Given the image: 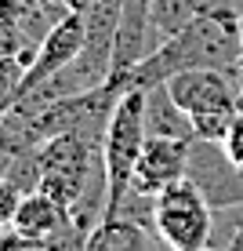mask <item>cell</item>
Masks as SVG:
<instances>
[{
    "label": "cell",
    "mask_w": 243,
    "mask_h": 251,
    "mask_svg": "<svg viewBox=\"0 0 243 251\" xmlns=\"http://www.w3.org/2000/svg\"><path fill=\"white\" fill-rule=\"evenodd\" d=\"M240 7L221 4L199 11L193 22H185L175 37H167L149 58H142L127 73L112 76L120 88H153L163 84L178 69L211 66V69H232L240 62Z\"/></svg>",
    "instance_id": "obj_1"
},
{
    "label": "cell",
    "mask_w": 243,
    "mask_h": 251,
    "mask_svg": "<svg viewBox=\"0 0 243 251\" xmlns=\"http://www.w3.org/2000/svg\"><path fill=\"white\" fill-rule=\"evenodd\" d=\"M142 106H145V88H124L109 113L106 135H102V164H106V215H116L120 201L131 189V175L138 153L145 142V124H142ZM102 215V219H106Z\"/></svg>",
    "instance_id": "obj_2"
},
{
    "label": "cell",
    "mask_w": 243,
    "mask_h": 251,
    "mask_svg": "<svg viewBox=\"0 0 243 251\" xmlns=\"http://www.w3.org/2000/svg\"><path fill=\"white\" fill-rule=\"evenodd\" d=\"M211 226H214V207L203 201L193 178H175L156 193L153 207V229L163 248L175 251H203L211 244Z\"/></svg>",
    "instance_id": "obj_3"
},
{
    "label": "cell",
    "mask_w": 243,
    "mask_h": 251,
    "mask_svg": "<svg viewBox=\"0 0 243 251\" xmlns=\"http://www.w3.org/2000/svg\"><path fill=\"white\" fill-rule=\"evenodd\" d=\"M40 164H44V178H40V193L55 197L58 204H73L84 193L91 171L102 164V146L84 138L80 131H58L37 146Z\"/></svg>",
    "instance_id": "obj_4"
},
{
    "label": "cell",
    "mask_w": 243,
    "mask_h": 251,
    "mask_svg": "<svg viewBox=\"0 0 243 251\" xmlns=\"http://www.w3.org/2000/svg\"><path fill=\"white\" fill-rule=\"evenodd\" d=\"M171 99L181 106L185 117L199 113H236L243 106L240 84L232 76V69H211V66H193V69H178L167 80Z\"/></svg>",
    "instance_id": "obj_5"
},
{
    "label": "cell",
    "mask_w": 243,
    "mask_h": 251,
    "mask_svg": "<svg viewBox=\"0 0 243 251\" xmlns=\"http://www.w3.org/2000/svg\"><path fill=\"white\" fill-rule=\"evenodd\" d=\"M185 178H193L196 189L211 207H232L243 204V168L229 160L221 142H207V138H193L189 142V164Z\"/></svg>",
    "instance_id": "obj_6"
},
{
    "label": "cell",
    "mask_w": 243,
    "mask_h": 251,
    "mask_svg": "<svg viewBox=\"0 0 243 251\" xmlns=\"http://www.w3.org/2000/svg\"><path fill=\"white\" fill-rule=\"evenodd\" d=\"M19 237H25L33 248H80L69 229V207L58 204L55 197L47 193H25L19 207H15L11 226Z\"/></svg>",
    "instance_id": "obj_7"
},
{
    "label": "cell",
    "mask_w": 243,
    "mask_h": 251,
    "mask_svg": "<svg viewBox=\"0 0 243 251\" xmlns=\"http://www.w3.org/2000/svg\"><path fill=\"white\" fill-rule=\"evenodd\" d=\"M84 48V15L80 11H66L62 19L47 29V37L37 44V55L33 62L25 66V76H22V95L37 84H44L47 76H55L66 62H73ZM19 95V99H22Z\"/></svg>",
    "instance_id": "obj_8"
},
{
    "label": "cell",
    "mask_w": 243,
    "mask_h": 251,
    "mask_svg": "<svg viewBox=\"0 0 243 251\" xmlns=\"http://www.w3.org/2000/svg\"><path fill=\"white\" fill-rule=\"evenodd\" d=\"M153 0H124L120 4L116 33H112V76L127 73L142 58H149L160 40L153 33Z\"/></svg>",
    "instance_id": "obj_9"
},
{
    "label": "cell",
    "mask_w": 243,
    "mask_h": 251,
    "mask_svg": "<svg viewBox=\"0 0 243 251\" xmlns=\"http://www.w3.org/2000/svg\"><path fill=\"white\" fill-rule=\"evenodd\" d=\"M193 142V138H189ZM189 142L185 138H163V135H145L142 153H138L131 189L142 193H160L163 186H171L175 178L185 175L189 164Z\"/></svg>",
    "instance_id": "obj_10"
},
{
    "label": "cell",
    "mask_w": 243,
    "mask_h": 251,
    "mask_svg": "<svg viewBox=\"0 0 243 251\" xmlns=\"http://www.w3.org/2000/svg\"><path fill=\"white\" fill-rule=\"evenodd\" d=\"M160 237L153 229L138 226L127 215H106V219L94 222V229L84 240V251H145L156 248Z\"/></svg>",
    "instance_id": "obj_11"
},
{
    "label": "cell",
    "mask_w": 243,
    "mask_h": 251,
    "mask_svg": "<svg viewBox=\"0 0 243 251\" xmlns=\"http://www.w3.org/2000/svg\"><path fill=\"white\" fill-rule=\"evenodd\" d=\"M142 124L145 135H163V138H193V124L181 113V106L171 99L167 84L145 88V106H142Z\"/></svg>",
    "instance_id": "obj_12"
},
{
    "label": "cell",
    "mask_w": 243,
    "mask_h": 251,
    "mask_svg": "<svg viewBox=\"0 0 243 251\" xmlns=\"http://www.w3.org/2000/svg\"><path fill=\"white\" fill-rule=\"evenodd\" d=\"M40 178H44V164H40V150L37 146H25V150L11 153V164H7V175L4 182H11L19 193H37Z\"/></svg>",
    "instance_id": "obj_13"
},
{
    "label": "cell",
    "mask_w": 243,
    "mask_h": 251,
    "mask_svg": "<svg viewBox=\"0 0 243 251\" xmlns=\"http://www.w3.org/2000/svg\"><path fill=\"white\" fill-rule=\"evenodd\" d=\"M37 48L33 51H22V55H4L0 58V117L19 102L22 95V76H25V66L33 62Z\"/></svg>",
    "instance_id": "obj_14"
},
{
    "label": "cell",
    "mask_w": 243,
    "mask_h": 251,
    "mask_svg": "<svg viewBox=\"0 0 243 251\" xmlns=\"http://www.w3.org/2000/svg\"><path fill=\"white\" fill-rule=\"evenodd\" d=\"M221 146H225V153H229V160L243 168V106L232 113V124H229V131H225Z\"/></svg>",
    "instance_id": "obj_15"
},
{
    "label": "cell",
    "mask_w": 243,
    "mask_h": 251,
    "mask_svg": "<svg viewBox=\"0 0 243 251\" xmlns=\"http://www.w3.org/2000/svg\"><path fill=\"white\" fill-rule=\"evenodd\" d=\"M19 201H22V193H19V189H15L11 182H4V178H0V229H7V226H11Z\"/></svg>",
    "instance_id": "obj_16"
},
{
    "label": "cell",
    "mask_w": 243,
    "mask_h": 251,
    "mask_svg": "<svg viewBox=\"0 0 243 251\" xmlns=\"http://www.w3.org/2000/svg\"><path fill=\"white\" fill-rule=\"evenodd\" d=\"M22 51H33L22 40V33L11 29V25H0V58H4V55H22Z\"/></svg>",
    "instance_id": "obj_17"
},
{
    "label": "cell",
    "mask_w": 243,
    "mask_h": 251,
    "mask_svg": "<svg viewBox=\"0 0 243 251\" xmlns=\"http://www.w3.org/2000/svg\"><path fill=\"white\" fill-rule=\"evenodd\" d=\"M22 0H0V25H11L15 29V15H19Z\"/></svg>",
    "instance_id": "obj_18"
},
{
    "label": "cell",
    "mask_w": 243,
    "mask_h": 251,
    "mask_svg": "<svg viewBox=\"0 0 243 251\" xmlns=\"http://www.w3.org/2000/svg\"><path fill=\"white\" fill-rule=\"evenodd\" d=\"M7 164H11V150H0V178L7 175Z\"/></svg>",
    "instance_id": "obj_19"
},
{
    "label": "cell",
    "mask_w": 243,
    "mask_h": 251,
    "mask_svg": "<svg viewBox=\"0 0 243 251\" xmlns=\"http://www.w3.org/2000/svg\"><path fill=\"white\" fill-rule=\"evenodd\" d=\"M232 76H236V84H240V95H243V55H240V62L232 66Z\"/></svg>",
    "instance_id": "obj_20"
},
{
    "label": "cell",
    "mask_w": 243,
    "mask_h": 251,
    "mask_svg": "<svg viewBox=\"0 0 243 251\" xmlns=\"http://www.w3.org/2000/svg\"><path fill=\"white\" fill-rule=\"evenodd\" d=\"M240 48H243V4H240Z\"/></svg>",
    "instance_id": "obj_21"
}]
</instances>
